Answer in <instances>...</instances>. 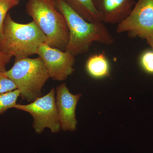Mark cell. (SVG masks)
I'll list each match as a JSON object with an SVG mask.
<instances>
[{"label":"cell","mask_w":153,"mask_h":153,"mask_svg":"<svg viewBox=\"0 0 153 153\" xmlns=\"http://www.w3.org/2000/svg\"><path fill=\"white\" fill-rule=\"evenodd\" d=\"M55 2L56 9L65 17L69 30L66 51L75 57L88 52L95 42L107 45L114 43V38L103 22H88L64 0H55Z\"/></svg>","instance_id":"obj_1"},{"label":"cell","mask_w":153,"mask_h":153,"mask_svg":"<svg viewBox=\"0 0 153 153\" xmlns=\"http://www.w3.org/2000/svg\"><path fill=\"white\" fill-rule=\"evenodd\" d=\"M0 49L15 58L36 54L40 45L47 42L46 36L35 22L25 24L17 23L9 13L5 19Z\"/></svg>","instance_id":"obj_2"},{"label":"cell","mask_w":153,"mask_h":153,"mask_svg":"<svg viewBox=\"0 0 153 153\" xmlns=\"http://www.w3.org/2000/svg\"><path fill=\"white\" fill-rule=\"evenodd\" d=\"M26 12L47 38L49 47L66 51L69 32L66 19L55 7L45 0H29Z\"/></svg>","instance_id":"obj_3"},{"label":"cell","mask_w":153,"mask_h":153,"mask_svg":"<svg viewBox=\"0 0 153 153\" xmlns=\"http://www.w3.org/2000/svg\"><path fill=\"white\" fill-rule=\"evenodd\" d=\"M4 73L15 82L22 99L30 102L42 96V88L50 78L40 57L15 58L13 66Z\"/></svg>","instance_id":"obj_4"},{"label":"cell","mask_w":153,"mask_h":153,"mask_svg":"<svg viewBox=\"0 0 153 153\" xmlns=\"http://www.w3.org/2000/svg\"><path fill=\"white\" fill-rule=\"evenodd\" d=\"M56 90L53 88L49 93L27 105L17 104L14 108L29 113L33 119V126L36 133L41 134L48 128L52 133L60 131V125L55 99Z\"/></svg>","instance_id":"obj_5"},{"label":"cell","mask_w":153,"mask_h":153,"mask_svg":"<svg viewBox=\"0 0 153 153\" xmlns=\"http://www.w3.org/2000/svg\"><path fill=\"white\" fill-rule=\"evenodd\" d=\"M118 33L145 39L153 35V0H137L128 16L118 24Z\"/></svg>","instance_id":"obj_6"},{"label":"cell","mask_w":153,"mask_h":153,"mask_svg":"<svg viewBox=\"0 0 153 153\" xmlns=\"http://www.w3.org/2000/svg\"><path fill=\"white\" fill-rule=\"evenodd\" d=\"M36 54L43 60L50 78L53 80H66L74 72L75 56L67 51L52 48L44 43L38 47Z\"/></svg>","instance_id":"obj_7"},{"label":"cell","mask_w":153,"mask_h":153,"mask_svg":"<svg viewBox=\"0 0 153 153\" xmlns=\"http://www.w3.org/2000/svg\"><path fill=\"white\" fill-rule=\"evenodd\" d=\"M82 94L70 93L66 83H62L56 88V104L60 128L63 131H74L77 122L75 110Z\"/></svg>","instance_id":"obj_8"},{"label":"cell","mask_w":153,"mask_h":153,"mask_svg":"<svg viewBox=\"0 0 153 153\" xmlns=\"http://www.w3.org/2000/svg\"><path fill=\"white\" fill-rule=\"evenodd\" d=\"M95 9L105 24H119L127 18L135 4L136 0H92Z\"/></svg>","instance_id":"obj_9"},{"label":"cell","mask_w":153,"mask_h":153,"mask_svg":"<svg viewBox=\"0 0 153 153\" xmlns=\"http://www.w3.org/2000/svg\"><path fill=\"white\" fill-rule=\"evenodd\" d=\"M64 1L74 11L88 22L91 23L102 22L92 0Z\"/></svg>","instance_id":"obj_10"},{"label":"cell","mask_w":153,"mask_h":153,"mask_svg":"<svg viewBox=\"0 0 153 153\" xmlns=\"http://www.w3.org/2000/svg\"><path fill=\"white\" fill-rule=\"evenodd\" d=\"M85 68L88 74L95 78H102L109 74V63L102 53L90 56L86 61Z\"/></svg>","instance_id":"obj_11"},{"label":"cell","mask_w":153,"mask_h":153,"mask_svg":"<svg viewBox=\"0 0 153 153\" xmlns=\"http://www.w3.org/2000/svg\"><path fill=\"white\" fill-rule=\"evenodd\" d=\"M19 96L20 92L18 89L0 94V115L9 109L14 108Z\"/></svg>","instance_id":"obj_12"},{"label":"cell","mask_w":153,"mask_h":153,"mask_svg":"<svg viewBox=\"0 0 153 153\" xmlns=\"http://www.w3.org/2000/svg\"><path fill=\"white\" fill-rule=\"evenodd\" d=\"M19 0H0V41L4 37V22L8 11L19 4Z\"/></svg>","instance_id":"obj_13"},{"label":"cell","mask_w":153,"mask_h":153,"mask_svg":"<svg viewBox=\"0 0 153 153\" xmlns=\"http://www.w3.org/2000/svg\"><path fill=\"white\" fill-rule=\"evenodd\" d=\"M140 62L145 71L153 74V50H147L144 52L141 56Z\"/></svg>","instance_id":"obj_14"},{"label":"cell","mask_w":153,"mask_h":153,"mask_svg":"<svg viewBox=\"0 0 153 153\" xmlns=\"http://www.w3.org/2000/svg\"><path fill=\"white\" fill-rule=\"evenodd\" d=\"M17 87L15 82L4 72L0 71V94L16 90Z\"/></svg>","instance_id":"obj_15"},{"label":"cell","mask_w":153,"mask_h":153,"mask_svg":"<svg viewBox=\"0 0 153 153\" xmlns=\"http://www.w3.org/2000/svg\"><path fill=\"white\" fill-rule=\"evenodd\" d=\"M13 56L0 49V71L4 72L7 71L6 66L10 63Z\"/></svg>","instance_id":"obj_16"},{"label":"cell","mask_w":153,"mask_h":153,"mask_svg":"<svg viewBox=\"0 0 153 153\" xmlns=\"http://www.w3.org/2000/svg\"><path fill=\"white\" fill-rule=\"evenodd\" d=\"M147 43L152 47V50H153V35L147 37L145 39Z\"/></svg>","instance_id":"obj_17"},{"label":"cell","mask_w":153,"mask_h":153,"mask_svg":"<svg viewBox=\"0 0 153 153\" xmlns=\"http://www.w3.org/2000/svg\"><path fill=\"white\" fill-rule=\"evenodd\" d=\"M45 1H47V2H48L49 4H50L54 6V7H56V2H55V0H45Z\"/></svg>","instance_id":"obj_18"}]
</instances>
